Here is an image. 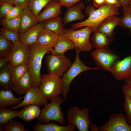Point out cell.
Listing matches in <instances>:
<instances>
[{"label":"cell","instance_id":"obj_1","mask_svg":"<svg viewBox=\"0 0 131 131\" xmlns=\"http://www.w3.org/2000/svg\"><path fill=\"white\" fill-rule=\"evenodd\" d=\"M29 46L30 54L28 65L32 77V87L39 88L41 84L40 72L42 59L46 54H49L53 49L36 43L29 45Z\"/></svg>","mask_w":131,"mask_h":131},{"label":"cell","instance_id":"obj_2","mask_svg":"<svg viewBox=\"0 0 131 131\" xmlns=\"http://www.w3.org/2000/svg\"><path fill=\"white\" fill-rule=\"evenodd\" d=\"M119 8L113 5H105L94 10L84 21L71 25L72 29L76 30L84 26L91 27L94 33L96 32L100 24L108 17L119 14Z\"/></svg>","mask_w":131,"mask_h":131},{"label":"cell","instance_id":"obj_3","mask_svg":"<svg viewBox=\"0 0 131 131\" xmlns=\"http://www.w3.org/2000/svg\"><path fill=\"white\" fill-rule=\"evenodd\" d=\"M64 100L60 95L46 104L37 118V122L45 123L54 121L60 125L66 124V120L61 108Z\"/></svg>","mask_w":131,"mask_h":131},{"label":"cell","instance_id":"obj_4","mask_svg":"<svg viewBox=\"0 0 131 131\" xmlns=\"http://www.w3.org/2000/svg\"><path fill=\"white\" fill-rule=\"evenodd\" d=\"M39 88L42 95L47 100L51 101L62 94L61 78L55 74L49 73L41 75Z\"/></svg>","mask_w":131,"mask_h":131},{"label":"cell","instance_id":"obj_5","mask_svg":"<svg viewBox=\"0 0 131 131\" xmlns=\"http://www.w3.org/2000/svg\"><path fill=\"white\" fill-rule=\"evenodd\" d=\"M93 32L92 28L89 26L76 30L69 28L65 29L63 36L73 41L75 48L82 52H87L90 51L93 47L89 41L90 35Z\"/></svg>","mask_w":131,"mask_h":131},{"label":"cell","instance_id":"obj_6","mask_svg":"<svg viewBox=\"0 0 131 131\" xmlns=\"http://www.w3.org/2000/svg\"><path fill=\"white\" fill-rule=\"evenodd\" d=\"M89 108L81 109L77 106L68 109L66 118L68 124L74 126L79 131H89L91 121L89 117Z\"/></svg>","mask_w":131,"mask_h":131},{"label":"cell","instance_id":"obj_7","mask_svg":"<svg viewBox=\"0 0 131 131\" xmlns=\"http://www.w3.org/2000/svg\"><path fill=\"white\" fill-rule=\"evenodd\" d=\"M76 55L74 63L64 74L61 78L63 86L62 97L65 100L67 99V95L69 90L70 85L74 79L78 74L85 71L90 70H99V68H92L88 67L81 61L79 56L80 50L75 48Z\"/></svg>","mask_w":131,"mask_h":131},{"label":"cell","instance_id":"obj_8","mask_svg":"<svg viewBox=\"0 0 131 131\" xmlns=\"http://www.w3.org/2000/svg\"><path fill=\"white\" fill-rule=\"evenodd\" d=\"M45 62L49 73L56 74L60 77L72 64L64 55L49 54L45 57Z\"/></svg>","mask_w":131,"mask_h":131},{"label":"cell","instance_id":"obj_9","mask_svg":"<svg viewBox=\"0 0 131 131\" xmlns=\"http://www.w3.org/2000/svg\"><path fill=\"white\" fill-rule=\"evenodd\" d=\"M30 54L29 45L18 41L14 44L7 57L8 64L13 67L28 64Z\"/></svg>","mask_w":131,"mask_h":131},{"label":"cell","instance_id":"obj_10","mask_svg":"<svg viewBox=\"0 0 131 131\" xmlns=\"http://www.w3.org/2000/svg\"><path fill=\"white\" fill-rule=\"evenodd\" d=\"M91 55L97 67L109 72L112 65L119 58L118 55L108 48H96Z\"/></svg>","mask_w":131,"mask_h":131},{"label":"cell","instance_id":"obj_11","mask_svg":"<svg viewBox=\"0 0 131 131\" xmlns=\"http://www.w3.org/2000/svg\"><path fill=\"white\" fill-rule=\"evenodd\" d=\"M99 131H131L126 116L121 113L110 115L109 120L99 128Z\"/></svg>","mask_w":131,"mask_h":131},{"label":"cell","instance_id":"obj_12","mask_svg":"<svg viewBox=\"0 0 131 131\" xmlns=\"http://www.w3.org/2000/svg\"><path fill=\"white\" fill-rule=\"evenodd\" d=\"M22 101L19 104L10 106L11 110H15L25 106L37 105L42 107L48 103L46 99L40 93L39 87H32L25 94Z\"/></svg>","mask_w":131,"mask_h":131},{"label":"cell","instance_id":"obj_13","mask_svg":"<svg viewBox=\"0 0 131 131\" xmlns=\"http://www.w3.org/2000/svg\"><path fill=\"white\" fill-rule=\"evenodd\" d=\"M110 72L117 81L128 77L131 74V55L121 60H116L112 65Z\"/></svg>","mask_w":131,"mask_h":131},{"label":"cell","instance_id":"obj_14","mask_svg":"<svg viewBox=\"0 0 131 131\" xmlns=\"http://www.w3.org/2000/svg\"><path fill=\"white\" fill-rule=\"evenodd\" d=\"M62 6L59 2L52 0L44 7L42 11L36 17L38 22H43L59 16L61 14Z\"/></svg>","mask_w":131,"mask_h":131},{"label":"cell","instance_id":"obj_15","mask_svg":"<svg viewBox=\"0 0 131 131\" xmlns=\"http://www.w3.org/2000/svg\"><path fill=\"white\" fill-rule=\"evenodd\" d=\"M44 28L43 22L39 23L25 32L20 33L19 41L29 45L36 43L39 33Z\"/></svg>","mask_w":131,"mask_h":131},{"label":"cell","instance_id":"obj_16","mask_svg":"<svg viewBox=\"0 0 131 131\" xmlns=\"http://www.w3.org/2000/svg\"><path fill=\"white\" fill-rule=\"evenodd\" d=\"M85 8L84 4L79 2L76 5L67 8L63 18L64 25L76 20H82L85 17L82 13V11Z\"/></svg>","mask_w":131,"mask_h":131},{"label":"cell","instance_id":"obj_17","mask_svg":"<svg viewBox=\"0 0 131 131\" xmlns=\"http://www.w3.org/2000/svg\"><path fill=\"white\" fill-rule=\"evenodd\" d=\"M120 20L121 18L117 17L115 15L110 16L100 24L96 32L106 34L109 38H111L113 35L114 29L117 26L119 25Z\"/></svg>","mask_w":131,"mask_h":131},{"label":"cell","instance_id":"obj_18","mask_svg":"<svg viewBox=\"0 0 131 131\" xmlns=\"http://www.w3.org/2000/svg\"><path fill=\"white\" fill-rule=\"evenodd\" d=\"M32 79L28 70L17 82L13 84L11 88L18 95L25 94L32 87Z\"/></svg>","mask_w":131,"mask_h":131},{"label":"cell","instance_id":"obj_19","mask_svg":"<svg viewBox=\"0 0 131 131\" xmlns=\"http://www.w3.org/2000/svg\"><path fill=\"white\" fill-rule=\"evenodd\" d=\"M41 111L40 106L32 105L25 106L19 111L17 117L26 122H29L39 116Z\"/></svg>","mask_w":131,"mask_h":131},{"label":"cell","instance_id":"obj_20","mask_svg":"<svg viewBox=\"0 0 131 131\" xmlns=\"http://www.w3.org/2000/svg\"><path fill=\"white\" fill-rule=\"evenodd\" d=\"M59 36L51 31L43 28L39 33L36 43L53 48L54 47Z\"/></svg>","mask_w":131,"mask_h":131},{"label":"cell","instance_id":"obj_21","mask_svg":"<svg viewBox=\"0 0 131 131\" xmlns=\"http://www.w3.org/2000/svg\"><path fill=\"white\" fill-rule=\"evenodd\" d=\"M20 17L21 22L19 30L20 33L25 32L39 23L36 17L34 16L29 6L23 10Z\"/></svg>","mask_w":131,"mask_h":131},{"label":"cell","instance_id":"obj_22","mask_svg":"<svg viewBox=\"0 0 131 131\" xmlns=\"http://www.w3.org/2000/svg\"><path fill=\"white\" fill-rule=\"evenodd\" d=\"M76 128L72 125L63 126L53 122L45 123L37 122L33 127L34 131H74Z\"/></svg>","mask_w":131,"mask_h":131},{"label":"cell","instance_id":"obj_23","mask_svg":"<svg viewBox=\"0 0 131 131\" xmlns=\"http://www.w3.org/2000/svg\"><path fill=\"white\" fill-rule=\"evenodd\" d=\"M54 49L51 52L53 55H63L67 50L74 49L75 47L70 39L63 35H59Z\"/></svg>","mask_w":131,"mask_h":131},{"label":"cell","instance_id":"obj_24","mask_svg":"<svg viewBox=\"0 0 131 131\" xmlns=\"http://www.w3.org/2000/svg\"><path fill=\"white\" fill-rule=\"evenodd\" d=\"M11 89L5 90L3 89L0 90V106L5 107L11 106L19 104L23 100L24 96L16 98L15 97Z\"/></svg>","mask_w":131,"mask_h":131},{"label":"cell","instance_id":"obj_25","mask_svg":"<svg viewBox=\"0 0 131 131\" xmlns=\"http://www.w3.org/2000/svg\"><path fill=\"white\" fill-rule=\"evenodd\" d=\"M63 18L59 16L43 22L44 29L51 31L59 35L63 36L66 29Z\"/></svg>","mask_w":131,"mask_h":131},{"label":"cell","instance_id":"obj_26","mask_svg":"<svg viewBox=\"0 0 131 131\" xmlns=\"http://www.w3.org/2000/svg\"><path fill=\"white\" fill-rule=\"evenodd\" d=\"M13 68L8 64L0 68V85L5 90L11 89V80Z\"/></svg>","mask_w":131,"mask_h":131},{"label":"cell","instance_id":"obj_27","mask_svg":"<svg viewBox=\"0 0 131 131\" xmlns=\"http://www.w3.org/2000/svg\"><path fill=\"white\" fill-rule=\"evenodd\" d=\"M110 39L106 34L96 32L93 33L91 41L92 42L93 47L96 48H108Z\"/></svg>","mask_w":131,"mask_h":131},{"label":"cell","instance_id":"obj_28","mask_svg":"<svg viewBox=\"0 0 131 131\" xmlns=\"http://www.w3.org/2000/svg\"><path fill=\"white\" fill-rule=\"evenodd\" d=\"M19 110L13 111L10 108H0V130L4 131V126L8 121L17 116Z\"/></svg>","mask_w":131,"mask_h":131},{"label":"cell","instance_id":"obj_29","mask_svg":"<svg viewBox=\"0 0 131 131\" xmlns=\"http://www.w3.org/2000/svg\"><path fill=\"white\" fill-rule=\"evenodd\" d=\"M21 22L20 16L9 19L4 18L1 20L0 22L2 27L17 32H19Z\"/></svg>","mask_w":131,"mask_h":131},{"label":"cell","instance_id":"obj_30","mask_svg":"<svg viewBox=\"0 0 131 131\" xmlns=\"http://www.w3.org/2000/svg\"><path fill=\"white\" fill-rule=\"evenodd\" d=\"M14 45L12 42L0 34V58L7 57Z\"/></svg>","mask_w":131,"mask_h":131},{"label":"cell","instance_id":"obj_31","mask_svg":"<svg viewBox=\"0 0 131 131\" xmlns=\"http://www.w3.org/2000/svg\"><path fill=\"white\" fill-rule=\"evenodd\" d=\"M53 0H29L28 6L34 16L36 17L42 9Z\"/></svg>","mask_w":131,"mask_h":131},{"label":"cell","instance_id":"obj_32","mask_svg":"<svg viewBox=\"0 0 131 131\" xmlns=\"http://www.w3.org/2000/svg\"><path fill=\"white\" fill-rule=\"evenodd\" d=\"M28 70L27 64L13 67L11 80V86L22 77Z\"/></svg>","mask_w":131,"mask_h":131},{"label":"cell","instance_id":"obj_33","mask_svg":"<svg viewBox=\"0 0 131 131\" xmlns=\"http://www.w3.org/2000/svg\"><path fill=\"white\" fill-rule=\"evenodd\" d=\"M122 9L123 14L119 25L128 29L131 32V8L129 6Z\"/></svg>","mask_w":131,"mask_h":131},{"label":"cell","instance_id":"obj_34","mask_svg":"<svg viewBox=\"0 0 131 131\" xmlns=\"http://www.w3.org/2000/svg\"><path fill=\"white\" fill-rule=\"evenodd\" d=\"M5 131H29L25 128L24 125L18 121L10 120L4 126Z\"/></svg>","mask_w":131,"mask_h":131},{"label":"cell","instance_id":"obj_35","mask_svg":"<svg viewBox=\"0 0 131 131\" xmlns=\"http://www.w3.org/2000/svg\"><path fill=\"white\" fill-rule=\"evenodd\" d=\"M0 33L6 39L12 42L14 44L19 41V32L8 30L2 27L0 29Z\"/></svg>","mask_w":131,"mask_h":131},{"label":"cell","instance_id":"obj_36","mask_svg":"<svg viewBox=\"0 0 131 131\" xmlns=\"http://www.w3.org/2000/svg\"><path fill=\"white\" fill-rule=\"evenodd\" d=\"M124 94L125 101L123 107L126 112V121L131 126V97L127 94Z\"/></svg>","mask_w":131,"mask_h":131},{"label":"cell","instance_id":"obj_37","mask_svg":"<svg viewBox=\"0 0 131 131\" xmlns=\"http://www.w3.org/2000/svg\"><path fill=\"white\" fill-rule=\"evenodd\" d=\"M12 5L0 0V16L5 18L13 7Z\"/></svg>","mask_w":131,"mask_h":131},{"label":"cell","instance_id":"obj_38","mask_svg":"<svg viewBox=\"0 0 131 131\" xmlns=\"http://www.w3.org/2000/svg\"><path fill=\"white\" fill-rule=\"evenodd\" d=\"M23 10L20 6L15 5L13 7L5 18L7 19H9L20 16L22 13Z\"/></svg>","mask_w":131,"mask_h":131},{"label":"cell","instance_id":"obj_39","mask_svg":"<svg viewBox=\"0 0 131 131\" xmlns=\"http://www.w3.org/2000/svg\"><path fill=\"white\" fill-rule=\"evenodd\" d=\"M82 0H59V2L62 6H64L68 8L75 5L79 1ZM90 1L91 0H87Z\"/></svg>","mask_w":131,"mask_h":131},{"label":"cell","instance_id":"obj_40","mask_svg":"<svg viewBox=\"0 0 131 131\" xmlns=\"http://www.w3.org/2000/svg\"><path fill=\"white\" fill-rule=\"evenodd\" d=\"M29 0H14L15 6H18L23 9L28 6Z\"/></svg>","mask_w":131,"mask_h":131},{"label":"cell","instance_id":"obj_41","mask_svg":"<svg viewBox=\"0 0 131 131\" xmlns=\"http://www.w3.org/2000/svg\"><path fill=\"white\" fill-rule=\"evenodd\" d=\"M123 94H125L131 97V87L126 84L123 86L121 89Z\"/></svg>","mask_w":131,"mask_h":131},{"label":"cell","instance_id":"obj_42","mask_svg":"<svg viewBox=\"0 0 131 131\" xmlns=\"http://www.w3.org/2000/svg\"><path fill=\"white\" fill-rule=\"evenodd\" d=\"M95 6L98 8L105 5L106 0H92Z\"/></svg>","mask_w":131,"mask_h":131},{"label":"cell","instance_id":"obj_43","mask_svg":"<svg viewBox=\"0 0 131 131\" xmlns=\"http://www.w3.org/2000/svg\"><path fill=\"white\" fill-rule=\"evenodd\" d=\"M106 5H115L119 7L121 6V2L119 0H106Z\"/></svg>","mask_w":131,"mask_h":131},{"label":"cell","instance_id":"obj_44","mask_svg":"<svg viewBox=\"0 0 131 131\" xmlns=\"http://www.w3.org/2000/svg\"><path fill=\"white\" fill-rule=\"evenodd\" d=\"M8 63V60L7 57L0 58V68L5 66Z\"/></svg>","mask_w":131,"mask_h":131},{"label":"cell","instance_id":"obj_45","mask_svg":"<svg viewBox=\"0 0 131 131\" xmlns=\"http://www.w3.org/2000/svg\"><path fill=\"white\" fill-rule=\"evenodd\" d=\"M95 9V7L92 5H90L87 7L86 9L85 13L86 15L88 16Z\"/></svg>","mask_w":131,"mask_h":131},{"label":"cell","instance_id":"obj_46","mask_svg":"<svg viewBox=\"0 0 131 131\" xmlns=\"http://www.w3.org/2000/svg\"><path fill=\"white\" fill-rule=\"evenodd\" d=\"M131 0H120L121 2V6L122 8L129 6V4Z\"/></svg>","mask_w":131,"mask_h":131},{"label":"cell","instance_id":"obj_47","mask_svg":"<svg viewBox=\"0 0 131 131\" xmlns=\"http://www.w3.org/2000/svg\"><path fill=\"white\" fill-rule=\"evenodd\" d=\"M99 128L96 124H91L90 125V129L91 131H99Z\"/></svg>","mask_w":131,"mask_h":131},{"label":"cell","instance_id":"obj_48","mask_svg":"<svg viewBox=\"0 0 131 131\" xmlns=\"http://www.w3.org/2000/svg\"><path fill=\"white\" fill-rule=\"evenodd\" d=\"M125 81L126 84L131 87V74L125 80Z\"/></svg>","mask_w":131,"mask_h":131},{"label":"cell","instance_id":"obj_49","mask_svg":"<svg viewBox=\"0 0 131 131\" xmlns=\"http://www.w3.org/2000/svg\"><path fill=\"white\" fill-rule=\"evenodd\" d=\"M0 0L6 3L10 4L12 5H14V0Z\"/></svg>","mask_w":131,"mask_h":131},{"label":"cell","instance_id":"obj_50","mask_svg":"<svg viewBox=\"0 0 131 131\" xmlns=\"http://www.w3.org/2000/svg\"><path fill=\"white\" fill-rule=\"evenodd\" d=\"M129 6L131 8V0L129 4Z\"/></svg>","mask_w":131,"mask_h":131},{"label":"cell","instance_id":"obj_51","mask_svg":"<svg viewBox=\"0 0 131 131\" xmlns=\"http://www.w3.org/2000/svg\"><path fill=\"white\" fill-rule=\"evenodd\" d=\"M53 1L57 2H58L59 0H53Z\"/></svg>","mask_w":131,"mask_h":131}]
</instances>
